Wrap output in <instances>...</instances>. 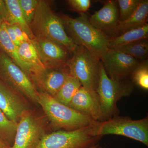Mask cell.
<instances>
[{"mask_svg":"<svg viewBox=\"0 0 148 148\" xmlns=\"http://www.w3.org/2000/svg\"><path fill=\"white\" fill-rule=\"evenodd\" d=\"M2 22H1V21H0V27H1V24H2Z\"/></svg>","mask_w":148,"mask_h":148,"instance_id":"33","label":"cell"},{"mask_svg":"<svg viewBox=\"0 0 148 148\" xmlns=\"http://www.w3.org/2000/svg\"><path fill=\"white\" fill-rule=\"evenodd\" d=\"M5 24L6 31L10 38V39L13 43L17 47H18L21 42L18 40L17 37H16V34H15L13 29L12 24L8 23H5Z\"/></svg>","mask_w":148,"mask_h":148,"instance_id":"29","label":"cell"},{"mask_svg":"<svg viewBox=\"0 0 148 148\" xmlns=\"http://www.w3.org/2000/svg\"><path fill=\"white\" fill-rule=\"evenodd\" d=\"M94 135H121L143 143L148 147V117L132 120L128 116H115L110 119L98 122L94 126Z\"/></svg>","mask_w":148,"mask_h":148,"instance_id":"6","label":"cell"},{"mask_svg":"<svg viewBox=\"0 0 148 148\" xmlns=\"http://www.w3.org/2000/svg\"><path fill=\"white\" fill-rule=\"evenodd\" d=\"M81 86L79 81L70 75L53 98L59 103L68 106Z\"/></svg>","mask_w":148,"mask_h":148,"instance_id":"22","label":"cell"},{"mask_svg":"<svg viewBox=\"0 0 148 148\" xmlns=\"http://www.w3.org/2000/svg\"><path fill=\"white\" fill-rule=\"evenodd\" d=\"M0 110L10 120L18 123L27 110L26 105L14 90L0 82Z\"/></svg>","mask_w":148,"mask_h":148,"instance_id":"15","label":"cell"},{"mask_svg":"<svg viewBox=\"0 0 148 148\" xmlns=\"http://www.w3.org/2000/svg\"><path fill=\"white\" fill-rule=\"evenodd\" d=\"M67 64L70 75L78 80L82 86L96 91L101 65L99 57L83 47L77 45Z\"/></svg>","mask_w":148,"mask_h":148,"instance_id":"5","label":"cell"},{"mask_svg":"<svg viewBox=\"0 0 148 148\" xmlns=\"http://www.w3.org/2000/svg\"><path fill=\"white\" fill-rule=\"evenodd\" d=\"M0 79L14 90L37 103L38 91L30 77L1 49Z\"/></svg>","mask_w":148,"mask_h":148,"instance_id":"8","label":"cell"},{"mask_svg":"<svg viewBox=\"0 0 148 148\" xmlns=\"http://www.w3.org/2000/svg\"><path fill=\"white\" fill-rule=\"evenodd\" d=\"M45 134L42 122L27 110L18 122L14 142L9 148H36Z\"/></svg>","mask_w":148,"mask_h":148,"instance_id":"9","label":"cell"},{"mask_svg":"<svg viewBox=\"0 0 148 148\" xmlns=\"http://www.w3.org/2000/svg\"><path fill=\"white\" fill-rule=\"evenodd\" d=\"M140 0H117L119 12V21L128 18L135 11Z\"/></svg>","mask_w":148,"mask_h":148,"instance_id":"25","label":"cell"},{"mask_svg":"<svg viewBox=\"0 0 148 148\" xmlns=\"http://www.w3.org/2000/svg\"><path fill=\"white\" fill-rule=\"evenodd\" d=\"M0 148H9V147H8L5 145V143L0 139Z\"/></svg>","mask_w":148,"mask_h":148,"instance_id":"31","label":"cell"},{"mask_svg":"<svg viewBox=\"0 0 148 148\" xmlns=\"http://www.w3.org/2000/svg\"><path fill=\"white\" fill-rule=\"evenodd\" d=\"M68 106L94 121H102L101 104L96 91L88 90L82 86Z\"/></svg>","mask_w":148,"mask_h":148,"instance_id":"12","label":"cell"},{"mask_svg":"<svg viewBox=\"0 0 148 148\" xmlns=\"http://www.w3.org/2000/svg\"><path fill=\"white\" fill-rule=\"evenodd\" d=\"M4 1L12 24H17L27 34L31 40H34V37L19 6L18 0Z\"/></svg>","mask_w":148,"mask_h":148,"instance_id":"20","label":"cell"},{"mask_svg":"<svg viewBox=\"0 0 148 148\" xmlns=\"http://www.w3.org/2000/svg\"><path fill=\"white\" fill-rule=\"evenodd\" d=\"M43 64L47 67L67 64L70 54L67 49L57 43L44 39L33 40Z\"/></svg>","mask_w":148,"mask_h":148,"instance_id":"14","label":"cell"},{"mask_svg":"<svg viewBox=\"0 0 148 148\" xmlns=\"http://www.w3.org/2000/svg\"><path fill=\"white\" fill-rule=\"evenodd\" d=\"M37 103L41 106L52 126L56 129L73 131L98 122L59 103L45 92H38Z\"/></svg>","mask_w":148,"mask_h":148,"instance_id":"3","label":"cell"},{"mask_svg":"<svg viewBox=\"0 0 148 148\" xmlns=\"http://www.w3.org/2000/svg\"><path fill=\"white\" fill-rule=\"evenodd\" d=\"M129 55L140 61L147 60L148 55V39L110 49Z\"/></svg>","mask_w":148,"mask_h":148,"instance_id":"21","label":"cell"},{"mask_svg":"<svg viewBox=\"0 0 148 148\" xmlns=\"http://www.w3.org/2000/svg\"><path fill=\"white\" fill-rule=\"evenodd\" d=\"M95 125L73 131L59 130L45 134L36 148H91L102 137L94 135Z\"/></svg>","mask_w":148,"mask_h":148,"instance_id":"7","label":"cell"},{"mask_svg":"<svg viewBox=\"0 0 148 148\" xmlns=\"http://www.w3.org/2000/svg\"><path fill=\"white\" fill-rule=\"evenodd\" d=\"M18 123L9 119L0 110V139L8 147H11L14 142Z\"/></svg>","mask_w":148,"mask_h":148,"instance_id":"23","label":"cell"},{"mask_svg":"<svg viewBox=\"0 0 148 148\" xmlns=\"http://www.w3.org/2000/svg\"><path fill=\"white\" fill-rule=\"evenodd\" d=\"M148 37L147 23L142 27L130 30L118 36L110 38L108 48L112 49L141 40L147 39Z\"/></svg>","mask_w":148,"mask_h":148,"instance_id":"19","label":"cell"},{"mask_svg":"<svg viewBox=\"0 0 148 148\" xmlns=\"http://www.w3.org/2000/svg\"><path fill=\"white\" fill-rule=\"evenodd\" d=\"M67 2L73 10L79 13H85L91 5L90 0H69Z\"/></svg>","mask_w":148,"mask_h":148,"instance_id":"27","label":"cell"},{"mask_svg":"<svg viewBox=\"0 0 148 148\" xmlns=\"http://www.w3.org/2000/svg\"><path fill=\"white\" fill-rule=\"evenodd\" d=\"M134 85L128 79L116 81L108 75L101 62L100 78L96 92L100 99L102 110V121H106L118 115V101L130 95Z\"/></svg>","mask_w":148,"mask_h":148,"instance_id":"4","label":"cell"},{"mask_svg":"<svg viewBox=\"0 0 148 148\" xmlns=\"http://www.w3.org/2000/svg\"><path fill=\"white\" fill-rule=\"evenodd\" d=\"M131 81L145 90L148 89V62L147 59L140 61L132 71Z\"/></svg>","mask_w":148,"mask_h":148,"instance_id":"24","label":"cell"},{"mask_svg":"<svg viewBox=\"0 0 148 148\" xmlns=\"http://www.w3.org/2000/svg\"><path fill=\"white\" fill-rule=\"evenodd\" d=\"M90 148H102V146L100 145V143H98V144H96L95 145L92 146Z\"/></svg>","mask_w":148,"mask_h":148,"instance_id":"32","label":"cell"},{"mask_svg":"<svg viewBox=\"0 0 148 148\" xmlns=\"http://www.w3.org/2000/svg\"><path fill=\"white\" fill-rule=\"evenodd\" d=\"M101 61L107 73L112 79H127L140 61L119 51L108 48L101 55Z\"/></svg>","mask_w":148,"mask_h":148,"instance_id":"10","label":"cell"},{"mask_svg":"<svg viewBox=\"0 0 148 148\" xmlns=\"http://www.w3.org/2000/svg\"><path fill=\"white\" fill-rule=\"evenodd\" d=\"M90 24L107 36H114L115 32L119 22V12L117 1L109 0L103 7L95 12L89 18Z\"/></svg>","mask_w":148,"mask_h":148,"instance_id":"13","label":"cell"},{"mask_svg":"<svg viewBox=\"0 0 148 148\" xmlns=\"http://www.w3.org/2000/svg\"><path fill=\"white\" fill-rule=\"evenodd\" d=\"M19 6L29 25L32 23L34 16L38 0H18Z\"/></svg>","mask_w":148,"mask_h":148,"instance_id":"26","label":"cell"},{"mask_svg":"<svg viewBox=\"0 0 148 148\" xmlns=\"http://www.w3.org/2000/svg\"><path fill=\"white\" fill-rule=\"evenodd\" d=\"M69 37L77 45L82 46L101 58L108 49L110 37L95 29L84 13L73 18L65 14L60 16Z\"/></svg>","mask_w":148,"mask_h":148,"instance_id":"2","label":"cell"},{"mask_svg":"<svg viewBox=\"0 0 148 148\" xmlns=\"http://www.w3.org/2000/svg\"><path fill=\"white\" fill-rule=\"evenodd\" d=\"M35 38L52 41L73 54L77 45L67 34L63 21L51 10L47 1H38L34 16L29 25Z\"/></svg>","mask_w":148,"mask_h":148,"instance_id":"1","label":"cell"},{"mask_svg":"<svg viewBox=\"0 0 148 148\" xmlns=\"http://www.w3.org/2000/svg\"><path fill=\"white\" fill-rule=\"evenodd\" d=\"M70 75L67 64L60 66L46 67L31 74L32 82L35 87L54 97Z\"/></svg>","mask_w":148,"mask_h":148,"instance_id":"11","label":"cell"},{"mask_svg":"<svg viewBox=\"0 0 148 148\" xmlns=\"http://www.w3.org/2000/svg\"><path fill=\"white\" fill-rule=\"evenodd\" d=\"M0 49L29 75L31 73V68L19 57L18 47L13 43L8 36L6 31L5 22H3L0 27Z\"/></svg>","mask_w":148,"mask_h":148,"instance_id":"18","label":"cell"},{"mask_svg":"<svg viewBox=\"0 0 148 148\" xmlns=\"http://www.w3.org/2000/svg\"><path fill=\"white\" fill-rule=\"evenodd\" d=\"M0 21L12 24L11 19L4 0H0Z\"/></svg>","mask_w":148,"mask_h":148,"instance_id":"28","label":"cell"},{"mask_svg":"<svg viewBox=\"0 0 148 148\" xmlns=\"http://www.w3.org/2000/svg\"><path fill=\"white\" fill-rule=\"evenodd\" d=\"M16 37L21 42L27 41L32 40L27 34L21 29V27L16 24H12Z\"/></svg>","mask_w":148,"mask_h":148,"instance_id":"30","label":"cell"},{"mask_svg":"<svg viewBox=\"0 0 148 148\" xmlns=\"http://www.w3.org/2000/svg\"><path fill=\"white\" fill-rule=\"evenodd\" d=\"M148 16V1L140 0L138 7L132 15L124 21H119L114 37L144 26L147 23Z\"/></svg>","mask_w":148,"mask_h":148,"instance_id":"16","label":"cell"},{"mask_svg":"<svg viewBox=\"0 0 148 148\" xmlns=\"http://www.w3.org/2000/svg\"><path fill=\"white\" fill-rule=\"evenodd\" d=\"M18 52L21 60L31 68L29 76L46 67L42 62L33 40L21 42L18 47Z\"/></svg>","mask_w":148,"mask_h":148,"instance_id":"17","label":"cell"}]
</instances>
